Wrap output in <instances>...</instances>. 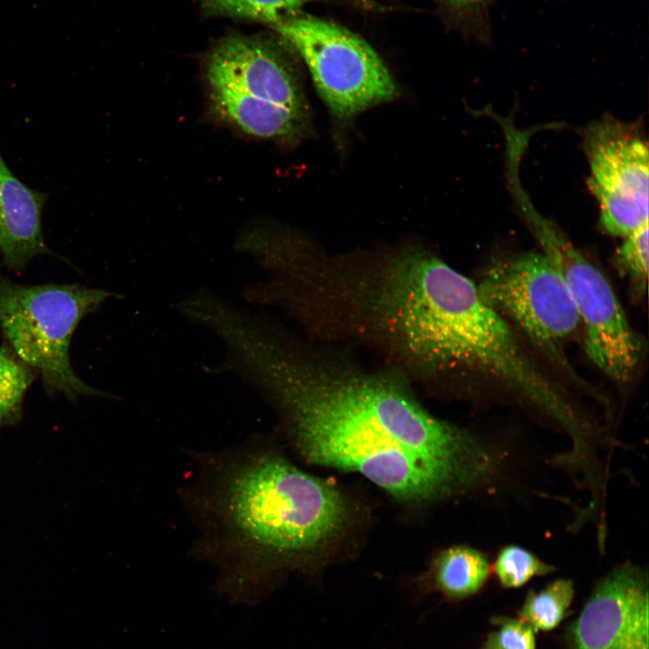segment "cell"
Instances as JSON below:
<instances>
[{
    "label": "cell",
    "mask_w": 649,
    "mask_h": 649,
    "mask_svg": "<svg viewBox=\"0 0 649 649\" xmlns=\"http://www.w3.org/2000/svg\"><path fill=\"white\" fill-rule=\"evenodd\" d=\"M489 572V562L482 552L469 545H455L436 557L427 586L448 600L459 601L477 594Z\"/></svg>",
    "instance_id": "cell-11"
},
{
    "label": "cell",
    "mask_w": 649,
    "mask_h": 649,
    "mask_svg": "<svg viewBox=\"0 0 649 649\" xmlns=\"http://www.w3.org/2000/svg\"><path fill=\"white\" fill-rule=\"evenodd\" d=\"M524 208L542 252L562 275L576 306L586 354L611 379L629 381L642 360L643 344L608 279L553 223L527 203Z\"/></svg>",
    "instance_id": "cell-6"
},
{
    "label": "cell",
    "mask_w": 649,
    "mask_h": 649,
    "mask_svg": "<svg viewBox=\"0 0 649 649\" xmlns=\"http://www.w3.org/2000/svg\"><path fill=\"white\" fill-rule=\"evenodd\" d=\"M196 456L197 476L182 490L199 530L195 552L215 566L216 590L233 601L260 599L279 569L345 519L336 488L257 442Z\"/></svg>",
    "instance_id": "cell-2"
},
{
    "label": "cell",
    "mask_w": 649,
    "mask_h": 649,
    "mask_svg": "<svg viewBox=\"0 0 649 649\" xmlns=\"http://www.w3.org/2000/svg\"><path fill=\"white\" fill-rule=\"evenodd\" d=\"M448 4L454 7L464 8L476 5L480 0H445Z\"/></svg>",
    "instance_id": "cell-19"
},
{
    "label": "cell",
    "mask_w": 649,
    "mask_h": 649,
    "mask_svg": "<svg viewBox=\"0 0 649 649\" xmlns=\"http://www.w3.org/2000/svg\"><path fill=\"white\" fill-rule=\"evenodd\" d=\"M583 146L601 226L624 238L648 223L647 142L635 124L604 115L585 129Z\"/></svg>",
    "instance_id": "cell-8"
},
{
    "label": "cell",
    "mask_w": 649,
    "mask_h": 649,
    "mask_svg": "<svg viewBox=\"0 0 649 649\" xmlns=\"http://www.w3.org/2000/svg\"><path fill=\"white\" fill-rule=\"evenodd\" d=\"M569 649H649L647 572L624 562L593 588L566 634Z\"/></svg>",
    "instance_id": "cell-9"
},
{
    "label": "cell",
    "mask_w": 649,
    "mask_h": 649,
    "mask_svg": "<svg viewBox=\"0 0 649 649\" xmlns=\"http://www.w3.org/2000/svg\"><path fill=\"white\" fill-rule=\"evenodd\" d=\"M46 199L17 178L0 153V252L8 267L20 269L50 251L41 230Z\"/></svg>",
    "instance_id": "cell-10"
},
{
    "label": "cell",
    "mask_w": 649,
    "mask_h": 649,
    "mask_svg": "<svg viewBox=\"0 0 649 649\" xmlns=\"http://www.w3.org/2000/svg\"><path fill=\"white\" fill-rule=\"evenodd\" d=\"M575 595L571 580L559 578L539 590H530L517 611V618L535 633L556 628L564 619Z\"/></svg>",
    "instance_id": "cell-12"
},
{
    "label": "cell",
    "mask_w": 649,
    "mask_h": 649,
    "mask_svg": "<svg viewBox=\"0 0 649 649\" xmlns=\"http://www.w3.org/2000/svg\"><path fill=\"white\" fill-rule=\"evenodd\" d=\"M490 623L494 629L479 649H536V633L519 618L495 616Z\"/></svg>",
    "instance_id": "cell-17"
},
{
    "label": "cell",
    "mask_w": 649,
    "mask_h": 649,
    "mask_svg": "<svg viewBox=\"0 0 649 649\" xmlns=\"http://www.w3.org/2000/svg\"><path fill=\"white\" fill-rule=\"evenodd\" d=\"M354 5L367 10V11H376L379 9V5L375 0H348Z\"/></svg>",
    "instance_id": "cell-18"
},
{
    "label": "cell",
    "mask_w": 649,
    "mask_h": 649,
    "mask_svg": "<svg viewBox=\"0 0 649 649\" xmlns=\"http://www.w3.org/2000/svg\"><path fill=\"white\" fill-rule=\"evenodd\" d=\"M270 27L302 58L336 118H352L397 96L396 83L383 60L347 28L300 13Z\"/></svg>",
    "instance_id": "cell-5"
},
{
    "label": "cell",
    "mask_w": 649,
    "mask_h": 649,
    "mask_svg": "<svg viewBox=\"0 0 649 649\" xmlns=\"http://www.w3.org/2000/svg\"><path fill=\"white\" fill-rule=\"evenodd\" d=\"M314 0H202L204 9L215 15L265 23L270 26L299 13Z\"/></svg>",
    "instance_id": "cell-14"
},
{
    "label": "cell",
    "mask_w": 649,
    "mask_h": 649,
    "mask_svg": "<svg viewBox=\"0 0 649 649\" xmlns=\"http://www.w3.org/2000/svg\"><path fill=\"white\" fill-rule=\"evenodd\" d=\"M492 568L498 583L506 589L521 588L535 577L549 575L556 571L553 565L516 544L502 547Z\"/></svg>",
    "instance_id": "cell-15"
},
{
    "label": "cell",
    "mask_w": 649,
    "mask_h": 649,
    "mask_svg": "<svg viewBox=\"0 0 649 649\" xmlns=\"http://www.w3.org/2000/svg\"><path fill=\"white\" fill-rule=\"evenodd\" d=\"M109 293L75 285L23 286L0 278V326L13 351L42 376L49 393L103 395L72 369L69 348L81 318Z\"/></svg>",
    "instance_id": "cell-4"
},
{
    "label": "cell",
    "mask_w": 649,
    "mask_h": 649,
    "mask_svg": "<svg viewBox=\"0 0 649 649\" xmlns=\"http://www.w3.org/2000/svg\"><path fill=\"white\" fill-rule=\"evenodd\" d=\"M32 380V368L13 349L0 347V428L20 419L23 397Z\"/></svg>",
    "instance_id": "cell-13"
},
{
    "label": "cell",
    "mask_w": 649,
    "mask_h": 649,
    "mask_svg": "<svg viewBox=\"0 0 649 649\" xmlns=\"http://www.w3.org/2000/svg\"><path fill=\"white\" fill-rule=\"evenodd\" d=\"M215 114L242 132L295 143L309 130L306 96L288 57L255 36L224 38L206 65Z\"/></svg>",
    "instance_id": "cell-3"
},
{
    "label": "cell",
    "mask_w": 649,
    "mask_h": 649,
    "mask_svg": "<svg viewBox=\"0 0 649 649\" xmlns=\"http://www.w3.org/2000/svg\"><path fill=\"white\" fill-rule=\"evenodd\" d=\"M476 286L489 306L554 355L560 343L580 324L564 279L543 252L498 261Z\"/></svg>",
    "instance_id": "cell-7"
},
{
    "label": "cell",
    "mask_w": 649,
    "mask_h": 649,
    "mask_svg": "<svg viewBox=\"0 0 649 649\" xmlns=\"http://www.w3.org/2000/svg\"><path fill=\"white\" fill-rule=\"evenodd\" d=\"M242 378L273 406L308 462L357 472L402 501L455 496L498 471L482 440L431 414L392 368H361L279 330L251 346Z\"/></svg>",
    "instance_id": "cell-1"
},
{
    "label": "cell",
    "mask_w": 649,
    "mask_h": 649,
    "mask_svg": "<svg viewBox=\"0 0 649 649\" xmlns=\"http://www.w3.org/2000/svg\"><path fill=\"white\" fill-rule=\"evenodd\" d=\"M617 260L635 287L644 289L648 279L649 229L643 224L626 237L617 251Z\"/></svg>",
    "instance_id": "cell-16"
}]
</instances>
